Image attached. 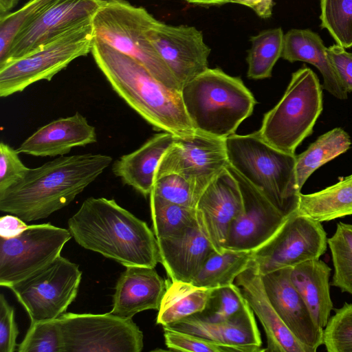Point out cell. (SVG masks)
<instances>
[{
    "label": "cell",
    "instance_id": "obj_4",
    "mask_svg": "<svg viewBox=\"0 0 352 352\" xmlns=\"http://www.w3.org/2000/svg\"><path fill=\"white\" fill-rule=\"evenodd\" d=\"M196 131L226 139L252 113L256 100L241 79L219 68H208L181 90Z\"/></svg>",
    "mask_w": 352,
    "mask_h": 352
},
{
    "label": "cell",
    "instance_id": "obj_14",
    "mask_svg": "<svg viewBox=\"0 0 352 352\" xmlns=\"http://www.w3.org/2000/svg\"><path fill=\"white\" fill-rule=\"evenodd\" d=\"M148 38L182 88L208 69L211 49L203 34L188 25H170L158 21Z\"/></svg>",
    "mask_w": 352,
    "mask_h": 352
},
{
    "label": "cell",
    "instance_id": "obj_25",
    "mask_svg": "<svg viewBox=\"0 0 352 352\" xmlns=\"http://www.w3.org/2000/svg\"><path fill=\"white\" fill-rule=\"evenodd\" d=\"M321 38L309 30L292 29L283 37L281 57L291 63L302 61L314 65L323 78V88L340 100L348 92L340 81Z\"/></svg>",
    "mask_w": 352,
    "mask_h": 352
},
{
    "label": "cell",
    "instance_id": "obj_18",
    "mask_svg": "<svg viewBox=\"0 0 352 352\" xmlns=\"http://www.w3.org/2000/svg\"><path fill=\"white\" fill-rule=\"evenodd\" d=\"M292 267L261 275L264 289L274 309L294 336L310 352L322 344L323 329L311 314L291 280Z\"/></svg>",
    "mask_w": 352,
    "mask_h": 352
},
{
    "label": "cell",
    "instance_id": "obj_17",
    "mask_svg": "<svg viewBox=\"0 0 352 352\" xmlns=\"http://www.w3.org/2000/svg\"><path fill=\"white\" fill-rule=\"evenodd\" d=\"M195 209L198 221L214 248L223 252L230 226L243 209L239 183L227 167L207 185Z\"/></svg>",
    "mask_w": 352,
    "mask_h": 352
},
{
    "label": "cell",
    "instance_id": "obj_30",
    "mask_svg": "<svg viewBox=\"0 0 352 352\" xmlns=\"http://www.w3.org/2000/svg\"><path fill=\"white\" fill-rule=\"evenodd\" d=\"M351 144L349 135L341 128L329 131L311 143L296 156V171L299 188L301 190L316 169L345 153Z\"/></svg>",
    "mask_w": 352,
    "mask_h": 352
},
{
    "label": "cell",
    "instance_id": "obj_11",
    "mask_svg": "<svg viewBox=\"0 0 352 352\" xmlns=\"http://www.w3.org/2000/svg\"><path fill=\"white\" fill-rule=\"evenodd\" d=\"M321 223L296 211L287 217L266 242L252 251V261L261 275L319 258L327 248Z\"/></svg>",
    "mask_w": 352,
    "mask_h": 352
},
{
    "label": "cell",
    "instance_id": "obj_20",
    "mask_svg": "<svg viewBox=\"0 0 352 352\" xmlns=\"http://www.w3.org/2000/svg\"><path fill=\"white\" fill-rule=\"evenodd\" d=\"M248 305L264 329L267 352H310L280 319L265 293L261 275L251 261L235 280Z\"/></svg>",
    "mask_w": 352,
    "mask_h": 352
},
{
    "label": "cell",
    "instance_id": "obj_22",
    "mask_svg": "<svg viewBox=\"0 0 352 352\" xmlns=\"http://www.w3.org/2000/svg\"><path fill=\"white\" fill-rule=\"evenodd\" d=\"M166 286L155 267L127 266L117 280L110 313L132 318L144 310H159Z\"/></svg>",
    "mask_w": 352,
    "mask_h": 352
},
{
    "label": "cell",
    "instance_id": "obj_28",
    "mask_svg": "<svg viewBox=\"0 0 352 352\" xmlns=\"http://www.w3.org/2000/svg\"><path fill=\"white\" fill-rule=\"evenodd\" d=\"M213 289L197 287L188 282L167 281L157 324L166 327L203 311Z\"/></svg>",
    "mask_w": 352,
    "mask_h": 352
},
{
    "label": "cell",
    "instance_id": "obj_8",
    "mask_svg": "<svg viewBox=\"0 0 352 352\" xmlns=\"http://www.w3.org/2000/svg\"><path fill=\"white\" fill-rule=\"evenodd\" d=\"M91 19L22 57L0 65V97L22 92L38 81H50L74 60L91 52L94 38Z\"/></svg>",
    "mask_w": 352,
    "mask_h": 352
},
{
    "label": "cell",
    "instance_id": "obj_3",
    "mask_svg": "<svg viewBox=\"0 0 352 352\" xmlns=\"http://www.w3.org/2000/svg\"><path fill=\"white\" fill-rule=\"evenodd\" d=\"M91 53L113 91L157 131L195 133L181 91L156 79L143 65L94 38Z\"/></svg>",
    "mask_w": 352,
    "mask_h": 352
},
{
    "label": "cell",
    "instance_id": "obj_45",
    "mask_svg": "<svg viewBox=\"0 0 352 352\" xmlns=\"http://www.w3.org/2000/svg\"><path fill=\"white\" fill-rule=\"evenodd\" d=\"M231 3H238L252 8L262 19H268L272 15L274 0H232Z\"/></svg>",
    "mask_w": 352,
    "mask_h": 352
},
{
    "label": "cell",
    "instance_id": "obj_38",
    "mask_svg": "<svg viewBox=\"0 0 352 352\" xmlns=\"http://www.w3.org/2000/svg\"><path fill=\"white\" fill-rule=\"evenodd\" d=\"M17 351L19 352H65L58 319L31 323Z\"/></svg>",
    "mask_w": 352,
    "mask_h": 352
},
{
    "label": "cell",
    "instance_id": "obj_39",
    "mask_svg": "<svg viewBox=\"0 0 352 352\" xmlns=\"http://www.w3.org/2000/svg\"><path fill=\"white\" fill-rule=\"evenodd\" d=\"M322 344L329 352H352V304L336 309L323 329Z\"/></svg>",
    "mask_w": 352,
    "mask_h": 352
},
{
    "label": "cell",
    "instance_id": "obj_32",
    "mask_svg": "<svg viewBox=\"0 0 352 352\" xmlns=\"http://www.w3.org/2000/svg\"><path fill=\"white\" fill-rule=\"evenodd\" d=\"M210 322H236L254 316V312L236 284L214 289L205 309L194 314Z\"/></svg>",
    "mask_w": 352,
    "mask_h": 352
},
{
    "label": "cell",
    "instance_id": "obj_37",
    "mask_svg": "<svg viewBox=\"0 0 352 352\" xmlns=\"http://www.w3.org/2000/svg\"><path fill=\"white\" fill-rule=\"evenodd\" d=\"M203 191L193 182L170 173L155 179L151 192L171 203L195 208Z\"/></svg>",
    "mask_w": 352,
    "mask_h": 352
},
{
    "label": "cell",
    "instance_id": "obj_34",
    "mask_svg": "<svg viewBox=\"0 0 352 352\" xmlns=\"http://www.w3.org/2000/svg\"><path fill=\"white\" fill-rule=\"evenodd\" d=\"M327 243L334 270L331 285L352 295V224L338 223Z\"/></svg>",
    "mask_w": 352,
    "mask_h": 352
},
{
    "label": "cell",
    "instance_id": "obj_24",
    "mask_svg": "<svg viewBox=\"0 0 352 352\" xmlns=\"http://www.w3.org/2000/svg\"><path fill=\"white\" fill-rule=\"evenodd\" d=\"M232 348L236 352L263 351L254 316L236 322H210L196 315L166 327Z\"/></svg>",
    "mask_w": 352,
    "mask_h": 352
},
{
    "label": "cell",
    "instance_id": "obj_6",
    "mask_svg": "<svg viewBox=\"0 0 352 352\" xmlns=\"http://www.w3.org/2000/svg\"><path fill=\"white\" fill-rule=\"evenodd\" d=\"M159 21L126 0H101L91 23L94 38L143 65L168 87L181 91L175 76L148 38Z\"/></svg>",
    "mask_w": 352,
    "mask_h": 352
},
{
    "label": "cell",
    "instance_id": "obj_15",
    "mask_svg": "<svg viewBox=\"0 0 352 352\" xmlns=\"http://www.w3.org/2000/svg\"><path fill=\"white\" fill-rule=\"evenodd\" d=\"M226 167L239 183L243 209L230 226L224 250L252 251L271 238L287 217L229 163Z\"/></svg>",
    "mask_w": 352,
    "mask_h": 352
},
{
    "label": "cell",
    "instance_id": "obj_23",
    "mask_svg": "<svg viewBox=\"0 0 352 352\" xmlns=\"http://www.w3.org/2000/svg\"><path fill=\"white\" fill-rule=\"evenodd\" d=\"M175 138L164 131L154 135L138 149L117 159L112 165L113 173L144 197L150 195L161 160Z\"/></svg>",
    "mask_w": 352,
    "mask_h": 352
},
{
    "label": "cell",
    "instance_id": "obj_31",
    "mask_svg": "<svg viewBox=\"0 0 352 352\" xmlns=\"http://www.w3.org/2000/svg\"><path fill=\"white\" fill-rule=\"evenodd\" d=\"M284 34L280 28L262 31L250 38L248 77L258 80L270 78L274 65L281 57Z\"/></svg>",
    "mask_w": 352,
    "mask_h": 352
},
{
    "label": "cell",
    "instance_id": "obj_10",
    "mask_svg": "<svg viewBox=\"0 0 352 352\" xmlns=\"http://www.w3.org/2000/svg\"><path fill=\"white\" fill-rule=\"evenodd\" d=\"M57 319L65 352H140L143 349V333L131 318L110 312L64 313Z\"/></svg>",
    "mask_w": 352,
    "mask_h": 352
},
{
    "label": "cell",
    "instance_id": "obj_41",
    "mask_svg": "<svg viewBox=\"0 0 352 352\" xmlns=\"http://www.w3.org/2000/svg\"><path fill=\"white\" fill-rule=\"evenodd\" d=\"M19 154L8 144L0 143V192L19 182L30 168L22 162Z\"/></svg>",
    "mask_w": 352,
    "mask_h": 352
},
{
    "label": "cell",
    "instance_id": "obj_43",
    "mask_svg": "<svg viewBox=\"0 0 352 352\" xmlns=\"http://www.w3.org/2000/svg\"><path fill=\"white\" fill-rule=\"evenodd\" d=\"M329 60L343 87L352 92V54L338 44L327 47Z\"/></svg>",
    "mask_w": 352,
    "mask_h": 352
},
{
    "label": "cell",
    "instance_id": "obj_27",
    "mask_svg": "<svg viewBox=\"0 0 352 352\" xmlns=\"http://www.w3.org/2000/svg\"><path fill=\"white\" fill-rule=\"evenodd\" d=\"M296 212L320 223L352 215V175L318 192L300 193Z\"/></svg>",
    "mask_w": 352,
    "mask_h": 352
},
{
    "label": "cell",
    "instance_id": "obj_12",
    "mask_svg": "<svg viewBox=\"0 0 352 352\" xmlns=\"http://www.w3.org/2000/svg\"><path fill=\"white\" fill-rule=\"evenodd\" d=\"M72 237L69 230L42 223L28 226L16 237L0 238V285L8 288L51 263Z\"/></svg>",
    "mask_w": 352,
    "mask_h": 352
},
{
    "label": "cell",
    "instance_id": "obj_5",
    "mask_svg": "<svg viewBox=\"0 0 352 352\" xmlns=\"http://www.w3.org/2000/svg\"><path fill=\"white\" fill-rule=\"evenodd\" d=\"M228 163L285 217L298 208L296 155L280 151L255 132L225 139Z\"/></svg>",
    "mask_w": 352,
    "mask_h": 352
},
{
    "label": "cell",
    "instance_id": "obj_26",
    "mask_svg": "<svg viewBox=\"0 0 352 352\" xmlns=\"http://www.w3.org/2000/svg\"><path fill=\"white\" fill-rule=\"evenodd\" d=\"M331 269L319 258L301 263L291 270V280L308 307L315 322L326 326L333 308L330 295Z\"/></svg>",
    "mask_w": 352,
    "mask_h": 352
},
{
    "label": "cell",
    "instance_id": "obj_46",
    "mask_svg": "<svg viewBox=\"0 0 352 352\" xmlns=\"http://www.w3.org/2000/svg\"><path fill=\"white\" fill-rule=\"evenodd\" d=\"M21 0H0V18L3 17L16 7Z\"/></svg>",
    "mask_w": 352,
    "mask_h": 352
},
{
    "label": "cell",
    "instance_id": "obj_2",
    "mask_svg": "<svg viewBox=\"0 0 352 352\" xmlns=\"http://www.w3.org/2000/svg\"><path fill=\"white\" fill-rule=\"evenodd\" d=\"M67 224L81 247L125 267H155L160 263L154 232L113 199H86Z\"/></svg>",
    "mask_w": 352,
    "mask_h": 352
},
{
    "label": "cell",
    "instance_id": "obj_9",
    "mask_svg": "<svg viewBox=\"0 0 352 352\" xmlns=\"http://www.w3.org/2000/svg\"><path fill=\"white\" fill-rule=\"evenodd\" d=\"M78 265L60 255L30 276L10 285L31 323L64 314L76 298L81 280Z\"/></svg>",
    "mask_w": 352,
    "mask_h": 352
},
{
    "label": "cell",
    "instance_id": "obj_33",
    "mask_svg": "<svg viewBox=\"0 0 352 352\" xmlns=\"http://www.w3.org/2000/svg\"><path fill=\"white\" fill-rule=\"evenodd\" d=\"M149 196L153 228L157 239L177 236L197 221L195 208L171 203L153 192Z\"/></svg>",
    "mask_w": 352,
    "mask_h": 352
},
{
    "label": "cell",
    "instance_id": "obj_47",
    "mask_svg": "<svg viewBox=\"0 0 352 352\" xmlns=\"http://www.w3.org/2000/svg\"><path fill=\"white\" fill-rule=\"evenodd\" d=\"M189 3L200 6H217L231 3L232 0H184Z\"/></svg>",
    "mask_w": 352,
    "mask_h": 352
},
{
    "label": "cell",
    "instance_id": "obj_1",
    "mask_svg": "<svg viewBox=\"0 0 352 352\" xmlns=\"http://www.w3.org/2000/svg\"><path fill=\"white\" fill-rule=\"evenodd\" d=\"M112 160L107 155L85 153L30 168L23 179L0 192V210L27 222L47 218L72 202Z\"/></svg>",
    "mask_w": 352,
    "mask_h": 352
},
{
    "label": "cell",
    "instance_id": "obj_42",
    "mask_svg": "<svg viewBox=\"0 0 352 352\" xmlns=\"http://www.w3.org/2000/svg\"><path fill=\"white\" fill-rule=\"evenodd\" d=\"M19 330L14 318V309L6 299L0 295V352L16 351Z\"/></svg>",
    "mask_w": 352,
    "mask_h": 352
},
{
    "label": "cell",
    "instance_id": "obj_21",
    "mask_svg": "<svg viewBox=\"0 0 352 352\" xmlns=\"http://www.w3.org/2000/svg\"><path fill=\"white\" fill-rule=\"evenodd\" d=\"M160 263L171 280L191 283L206 259L216 251L198 219L182 234L157 239Z\"/></svg>",
    "mask_w": 352,
    "mask_h": 352
},
{
    "label": "cell",
    "instance_id": "obj_16",
    "mask_svg": "<svg viewBox=\"0 0 352 352\" xmlns=\"http://www.w3.org/2000/svg\"><path fill=\"white\" fill-rule=\"evenodd\" d=\"M101 0H59L21 28L0 65L22 57L92 19Z\"/></svg>",
    "mask_w": 352,
    "mask_h": 352
},
{
    "label": "cell",
    "instance_id": "obj_44",
    "mask_svg": "<svg viewBox=\"0 0 352 352\" xmlns=\"http://www.w3.org/2000/svg\"><path fill=\"white\" fill-rule=\"evenodd\" d=\"M28 225L19 217L6 214L0 218V238L11 239L20 235Z\"/></svg>",
    "mask_w": 352,
    "mask_h": 352
},
{
    "label": "cell",
    "instance_id": "obj_40",
    "mask_svg": "<svg viewBox=\"0 0 352 352\" xmlns=\"http://www.w3.org/2000/svg\"><path fill=\"white\" fill-rule=\"evenodd\" d=\"M166 346L173 351L193 352H236L231 347L190 333L163 327Z\"/></svg>",
    "mask_w": 352,
    "mask_h": 352
},
{
    "label": "cell",
    "instance_id": "obj_13",
    "mask_svg": "<svg viewBox=\"0 0 352 352\" xmlns=\"http://www.w3.org/2000/svg\"><path fill=\"white\" fill-rule=\"evenodd\" d=\"M228 164L225 139L195 131L175 136L161 160L155 179L166 174L175 173L204 190Z\"/></svg>",
    "mask_w": 352,
    "mask_h": 352
},
{
    "label": "cell",
    "instance_id": "obj_36",
    "mask_svg": "<svg viewBox=\"0 0 352 352\" xmlns=\"http://www.w3.org/2000/svg\"><path fill=\"white\" fill-rule=\"evenodd\" d=\"M59 0H30L0 18V62L6 57L19 30Z\"/></svg>",
    "mask_w": 352,
    "mask_h": 352
},
{
    "label": "cell",
    "instance_id": "obj_35",
    "mask_svg": "<svg viewBox=\"0 0 352 352\" xmlns=\"http://www.w3.org/2000/svg\"><path fill=\"white\" fill-rule=\"evenodd\" d=\"M321 26L337 44L352 47V0H321Z\"/></svg>",
    "mask_w": 352,
    "mask_h": 352
},
{
    "label": "cell",
    "instance_id": "obj_29",
    "mask_svg": "<svg viewBox=\"0 0 352 352\" xmlns=\"http://www.w3.org/2000/svg\"><path fill=\"white\" fill-rule=\"evenodd\" d=\"M252 251L225 249L211 253L191 281L194 285L216 289L232 285L250 264Z\"/></svg>",
    "mask_w": 352,
    "mask_h": 352
},
{
    "label": "cell",
    "instance_id": "obj_7",
    "mask_svg": "<svg viewBox=\"0 0 352 352\" xmlns=\"http://www.w3.org/2000/svg\"><path fill=\"white\" fill-rule=\"evenodd\" d=\"M322 111V93L316 74L304 66L292 74L278 104L263 117L260 137L284 153L296 148L312 132Z\"/></svg>",
    "mask_w": 352,
    "mask_h": 352
},
{
    "label": "cell",
    "instance_id": "obj_19",
    "mask_svg": "<svg viewBox=\"0 0 352 352\" xmlns=\"http://www.w3.org/2000/svg\"><path fill=\"white\" fill-rule=\"evenodd\" d=\"M97 142L95 126L76 112L38 128L17 148L18 153L35 157L63 156L75 147Z\"/></svg>",
    "mask_w": 352,
    "mask_h": 352
}]
</instances>
